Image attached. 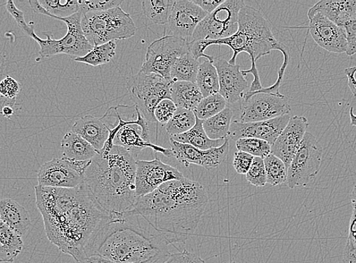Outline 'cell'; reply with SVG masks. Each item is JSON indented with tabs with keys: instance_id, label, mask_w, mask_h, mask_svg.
<instances>
[{
	"instance_id": "1",
	"label": "cell",
	"mask_w": 356,
	"mask_h": 263,
	"mask_svg": "<svg viewBox=\"0 0 356 263\" xmlns=\"http://www.w3.org/2000/svg\"><path fill=\"white\" fill-rule=\"evenodd\" d=\"M35 193L48 239L76 262L83 263L110 216L83 183L75 189L38 185Z\"/></svg>"
},
{
	"instance_id": "2",
	"label": "cell",
	"mask_w": 356,
	"mask_h": 263,
	"mask_svg": "<svg viewBox=\"0 0 356 263\" xmlns=\"http://www.w3.org/2000/svg\"><path fill=\"white\" fill-rule=\"evenodd\" d=\"M209 203L204 186L184 177L140 198L131 214L139 216L168 244L184 243L196 230Z\"/></svg>"
},
{
	"instance_id": "3",
	"label": "cell",
	"mask_w": 356,
	"mask_h": 263,
	"mask_svg": "<svg viewBox=\"0 0 356 263\" xmlns=\"http://www.w3.org/2000/svg\"><path fill=\"white\" fill-rule=\"evenodd\" d=\"M136 160L125 148L114 145L99 151L83 174V184L111 219L131 213L138 200Z\"/></svg>"
},
{
	"instance_id": "4",
	"label": "cell",
	"mask_w": 356,
	"mask_h": 263,
	"mask_svg": "<svg viewBox=\"0 0 356 263\" xmlns=\"http://www.w3.org/2000/svg\"><path fill=\"white\" fill-rule=\"evenodd\" d=\"M168 244L128 214L111 219L93 242L89 257L99 255L116 263H163L171 253Z\"/></svg>"
},
{
	"instance_id": "5",
	"label": "cell",
	"mask_w": 356,
	"mask_h": 263,
	"mask_svg": "<svg viewBox=\"0 0 356 263\" xmlns=\"http://www.w3.org/2000/svg\"><path fill=\"white\" fill-rule=\"evenodd\" d=\"M238 30L234 35L218 40H197L189 42V48L193 55L197 59L207 58L213 61V56L205 54V49L211 45H225L233 50V56L228 61L236 65L237 56L247 53L251 59V67L241 71L244 76L251 74L253 81L248 92L252 93L264 88L259 78L257 63L259 59L270 54L273 50H279L286 55L289 49L273 35L269 22L257 8L245 6L241 8L238 16Z\"/></svg>"
},
{
	"instance_id": "6",
	"label": "cell",
	"mask_w": 356,
	"mask_h": 263,
	"mask_svg": "<svg viewBox=\"0 0 356 263\" xmlns=\"http://www.w3.org/2000/svg\"><path fill=\"white\" fill-rule=\"evenodd\" d=\"M115 114L108 111L115 118V123H106L108 129V138L103 150L108 151L114 145L120 146L129 151L135 158L146 148H151L156 152L163 154L166 157H173L171 149H166L151 143L148 122L144 118L140 110L136 106L138 117L135 120H124L118 110V107H112Z\"/></svg>"
},
{
	"instance_id": "7",
	"label": "cell",
	"mask_w": 356,
	"mask_h": 263,
	"mask_svg": "<svg viewBox=\"0 0 356 263\" xmlns=\"http://www.w3.org/2000/svg\"><path fill=\"white\" fill-rule=\"evenodd\" d=\"M81 28L92 47L131 38L137 31L131 15L120 6L82 15Z\"/></svg>"
},
{
	"instance_id": "8",
	"label": "cell",
	"mask_w": 356,
	"mask_h": 263,
	"mask_svg": "<svg viewBox=\"0 0 356 263\" xmlns=\"http://www.w3.org/2000/svg\"><path fill=\"white\" fill-rule=\"evenodd\" d=\"M174 81L162 76L138 72L127 82L131 99L147 122L156 123L155 109L161 101L171 99V87Z\"/></svg>"
},
{
	"instance_id": "9",
	"label": "cell",
	"mask_w": 356,
	"mask_h": 263,
	"mask_svg": "<svg viewBox=\"0 0 356 263\" xmlns=\"http://www.w3.org/2000/svg\"><path fill=\"white\" fill-rule=\"evenodd\" d=\"M81 19V12L67 18L58 19L57 20L65 22L67 29L66 35L61 39H53L52 36L44 33L47 39L43 40L35 33H33L31 38L35 40L40 46L39 56L36 61L39 62L40 59L60 54L69 55L74 58L87 55L93 47L83 35Z\"/></svg>"
},
{
	"instance_id": "10",
	"label": "cell",
	"mask_w": 356,
	"mask_h": 263,
	"mask_svg": "<svg viewBox=\"0 0 356 263\" xmlns=\"http://www.w3.org/2000/svg\"><path fill=\"white\" fill-rule=\"evenodd\" d=\"M245 6L242 0H225L198 24L191 41L218 40L234 35L238 30L239 13Z\"/></svg>"
},
{
	"instance_id": "11",
	"label": "cell",
	"mask_w": 356,
	"mask_h": 263,
	"mask_svg": "<svg viewBox=\"0 0 356 263\" xmlns=\"http://www.w3.org/2000/svg\"><path fill=\"white\" fill-rule=\"evenodd\" d=\"M322 155L323 148L315 136L307 132L287 168V186L291 189L307 186L319 173Z\"/></svg>"
},
{
	"instance_id": "12",
	"label": "cell",
	"mask_w": 356,
	"mask_h": 263,
	"mask_svg": "<svg viewBox=\"0 0 356 263\" xmlns=\"http://www.w3.org/2000/svg\"><path fill=\"white\" fill-rule=\"evenodd\" d=\"M241 106L240 122H264L290 115L291 107L282 93H245Z\"/></svg>"
},
{
	"instance_id": "13",
	"label": "cell",
	"mask_w": 356,
	"mask_h": 263,
	"mask_svg": "<svg viewBox=\"0 0 356 263\" xmlns=\"http://www.w3.org/2000/svg\"><path fill=\"white\" fill-rule=\"evenodd\" d=\"M189 49V42L182 38L168 35L156 40L147 47L145 62L140 71L146 74L154 73L171 80L172 65Z\"/></svg>"
},
{
	"instance_id": "14",
	"label": "cell",
	"mask_w": 356,
	"mask_h": 263,
	"mask_svg": "<svg viewBox=\"0 0 356 263\" xmlns=\"http://www.w3.org/2000/svg\"><path fill=\"white\" fill-rule=\"evenodd\" d=\"M136 167L135 185L138 198L154 192L166 182L184 177L176 168L164 164L158 157L151 161H136Z\"/></svg>"
},
{
	"instance_id": "15",
	"label": "cell",
	"mask_w": 356,
	"mask_h": 263,
	"mask_svg": "<svg viewBox=\"0 0 356 263\" xmlns=\"http://www.w3.org/2000/svg\"><path fill=\"white\" fill-rule=\"evenodd\" d=\"M38 185L53 189H75L83 183V174L69 158H54L42 165L38 174Z\"/></svg>"
},
{
	"instance_id": "16",
	"label": "cell",
	"mask_w": 356,
	"mask_h": 263,
	"mask_svg": "<svg viewBox=\"0 0 356 263\" xmlns=\"http://www.w3.org/2000/svg\"><path fill=\"white\" fill-rule=\"evenodd\" d=\"M173 157L185 167L197 165L209 170L221 165L228 157L230 143L227 138L222 147L202 150L189 144L177 142L170 138Z\"/></svg>"
},
{
	"instance_id": "17",
	"label": "cell",
	"mask_w": 356,
	"mask_h": 263,
	"mask_svg": "<svg viewBox=\"0 0 356 263\" xmlns=\"http://www.w3.org/2000/svg\"><path fill=\"white\" fill-rule=\"evenodd\" d=\"M308 30L316 43L330 53L343 54L348 49L346 32L321 13L309 17Z\"/></svg>"
},
{
	"instance_id": "18",
	"label": "cell",
	"mask_w": 356,
	"mask_h": 263,
	"mask_svg": "<svg viewBox=\"0 0 356 263\" xmlns=\"http://www.w3.org/2000/svg\"><path fill=\"white\" fill-rule=\"evenodd\" d=\"M208 14L193 1L177 0L169 15L168 29L172 36L192 40V37L198 24Z\"/></svg>"
},
{
	"instance_id": "19",
	"label": "cell",
	"mask_w": 356,
	"mask_h": 263,
	"mask_svg": "<svg viewBox=\"0 0 356 263\" xmlns=\"http://www.w3.org/2000/svg\"><path fill=\"white\" fill-rule=\"evenodd\" d=\"M309 122L304 116L293 115L283 132L271 146V154L284 163L286 168L300 149L305 135L307 132Z\"/></svg>"
},
{
	"instance_id": "20",
	"label": "cell",
	"mask_w": 356,
	"mask_h": 263,
	"mask_svg": "<svg viewBox=\"0 0 356 263\" xmlns=\"http://www.w3.org/2000/svg\"><path fill=\"white\" fill-rule=\"evenodd\" d=\"M290 120V115H284L274 120L258 122L241 123L234 121L227 138L236 141L241 138H257L266 141L273 146Z\"/></svg>"
},
{
	"instance_id": "21",
	"label": "cell",
	"mask_w": 356,
	"mask_h": 263,
	"mask_svg": "<svg viewBox=\"0 0 356 263\" xmlns=\"http://www.w3.org/2000/svg\"><path fill=\"white\" fill-rule=\"evenodd\" d=\"M213 65L218 74L219 95L227 104H234L242 99L250 88L239 65H232L224 58H214Z\"/></svg>"
},
{
	"instance_id": "22",
	"label": "cell",
	"mask_w": 356,
	"mask_h": 263,
	"mask_svg": "<svg viewBox=\"0 0 356 263\" xmlns=\"http://www.w3.org/2000/svg\"><path fill=\"white\" fill-rule=\"evenodd\" d=\"M321 13L338 26L344 28L356 20V0H322L314 5L308 12V18Z\"/></svg>"
},
{
	"instance_id": "23",
	"label": "cell",
	"mask_w": 356,
	"mask_h": 263,
	"mask_svg": "<svg viewBox=\"0 0 356 263\" xmlns=\"http://www.w3.org/2000/svg\"><path fill=\"white\" fill-rule=\"evenodd\" d=\"M71 131L87 141L97 152L103 150L109 135L103 117L91 115L81 117L74 122Z\"/></svg>"
},
{
	"instance_id": "24",
	"label": "cell",
	"mask_w": 356,
	"mask_h": 263,
	"mask_svg": "<svg viewBox=\"0 0 356 263\" xmlns=\"http://www.w3.org/2000/svg\"><path fill=\"white\" fill-rule=\"evenodd\" d=\"M0 220L22 239L28 234L31 226V220L26 209L10 198L0 200Z\"/></svg>"
},
{
	"instance_id": "25",
	"label": "cell",
	"mask_w": 356,
	"mask_h": 263,
	"mask_svg": "<svg viewBox=\"0 0 356 263\" xmlns=\"http://www.w3.org/2000/svg\"><path fill=\"white\" fill-rule=\"evenodd\" d=\"M61 150L63 157L80 161L92 160L98 154L90 143L72 131L65 134Z\"/></svg>"
},
{
	"instance_id": "26",
	"label": "cell",
	"mask_w": 356,
	"mask_h": 263,
	"mask_svg": "<svg viewBox=\"0 0 356 263\" xmlns=\"http://www.w3.org/2000/svg\"><path fill=\"white\" fill-rule=\"evenodd\" d=\"M203 97L197 84L192 82L175 81L171 87V99L177 108L194 112Z\"/></svg>"
},
{
	"instance_id": "27",
	"label": "cell",
	"mask_w": 356,
	"mask_h": 263,
	"mask_svg": "<svg viewBox=\"0 0 356 263\" xmlns=\"http://www.w3.org/2000/svg\"><path fill=\"white\" fill-rule=\"evenodd\" d=\"M196 118V124L190 131L179 135L172 136L171 139L181 143L189 144V145L202 150L222 147L226 139H210L204 129H203L202 121L199 120L197 117Z\"/></svg>"
},
{
	"instance_id": "28",
	"label": "cell",
	"mask_w": 356,
	"mask_h": 263,
	"mask_svg": "<svg viewBox=\"0 0 356 263\" xmlns=\"http://www.w3.org/2000/svg\"><path fill=\"white\" fill-rule=\"evenodd\" d=\"M23 248L22 237L0 220V263L14 262Z\"/></svg>"
},
{
	"instance_id": "29",
	"label": "cell",
	"mask_w": 356,
	"mask_h": 263,
	"mask_svg": "<svg viewBox=\"0 0 356 263\" xmlns=\"http://www.w3.org/2000/svg\"><path fill=\"white\" fill-rule=\"evenodd\" d=\"M199 59L191 51L177 59L172 67L170 79L172 81H186L196 83L200 66Z\"/></svg>"
},
{
	"instance_id": "30",
	"label": "cell",
	"mask_w": 356,
	"mask_h": 263,
	"mask_svg": "<svg viewBox=\"0 0 356 263\" xmlns=\"http://www.w3.org/2000/svg\"><path fill=\"white\" fill-rule=\"evenodd\" d=\"M234 112L231 108L226 107L222 112L202 121L208 137L211 140L227 139L230 132Z\"/></svg>"
},
{
	"instance_id": "31",
	"label": "cell",
	"mask_w": 356,
	"mask_h": 263,
	"mask_svg": "<svg viewBox=\"0 0 356 263\" xmlns=\"http://www.w3.org/2000/svg\"><path fill=\"white\" fill-rule=\"evenodd\" d=\"M196 84L203 98L219 93L218 74L213 61L207 59L200 64Z\"/></svg>"
},
{
	"instance_id": "32",
	"label": "cell",
	"mask_w": 356,
	"mask_h": 263,
	"mask_svg": "<svg viewBox=\"0 0 356 263\" xmlns=\"http://www.w3.org/2000/svg\"><path fill=\"white\" fill-rule=\"evenodd\" d=\"M175 0H145L142 10L148 19L156 24H167Z\"/></svg>"
},
{
	"instance_id": "33",
	"label": "cell",
	"mask_w": 356,
	"mask_h": 263,
	"mask_svg": "<svg viewBox=\"0 0 356 263\" xmlns=\"http://www.w3.org/2000/svg\"><path fill=\"white\" fill-rule=\"evenodd\" d=\"M115 41L108 42V43L93 47L90 52L82 57L74 58L73 61L77 63L87 64L93 67L104 65L115 57L116 52Z\"/></svg>"
},
{
	"instance_id": "34",
	"label": "cell",
	"mask_w": 356,
	"mask_h": 263,
	"mask_svg": "<svg viewBox=\"0 0 356 263\" xmlns=\"http://www.w3.org/2000/svg\"><path fill=\"white\" fill-rule=\"evenodd\" d=\"M40 3L48 16L56 20L80 12L79 0H40Z\"/></svg>"
},
{
	"instance_id": "35",
	"label": "cell",
	"mask_w": 356,
	"mask_h": 263,
	"mask_svg": "<svg viewBox=\"0 0 356 263\" xmlns=\"http://www.w3.org/2000/svg\"><path fill=\"white\" fill-rule=\"evenodd\" d=\"M196 118L191 110L177 108L172 120L165 125V130L172 137L184 134L196 124Z\"/></svg>"
},
{
	"instance_id": "36",
	"label": "cell",
	"mask_w": 356,
	"mask_h": 263,
	"mask_svg": "<svg viewBox=\"0 0 356 263\" xmlns=\"http://www.w3.org/2000/svg\"><path fill=\"white\" fill-rule=\"evenodd\" d=\"M227 104L224 97L219 93H216V95L202 98L193 113L199 120L204 121L222 112L227 107Z\"/></svg>"
},
{
	"instance_id": "37",
	"label": "cell",
	"mask_w": 356,
	"mask_h": 263,
	"mask_svg": "<svg viewBox=\"0 0 356 263\" xmlns=\"http://www.w3.org/2000/svg\"><path fill=\"white\" fill-rule=\"evenodd\" d=\"M267 184L277 186L286 182L287 168L282 159L273 154L264 159Z\"/></svg>"
},
{
	"instance_id": "38",
	"label": "cell",
	"mask_w": 356,
	"mask_h": 263,
	"mask_svg": "<svg viewBox=\"0 0 356 263\" xmlns=\"http://www.w3.org/2000/svg\"><path fill=\"white\" fill-rule=\"evenodd\" d=\"M237 150L247 152L254 157L265 159L271 154V145L266 141L257 138H241L236 141Z\"/></svg>"
},
{
	"instance_id": "39",
	"label": "cell",
	"mask_w": 356,
	"mask_h": 263,
	"mask_svg": "<svg viewBox=\"0 0 356 263\" xmlns=\"http://www.w3.org/2000/svg\"><path fill=\"white\" fill-rule=\"evenodd\" d=\"M82 15L90 13L103 12L120 6L122 0H79Z\"/></svg>"
},
{
	"instance_id": "40",
	"label": "cell",
	"mask_w": 356,
	"mask_h": 263,
	"mask_svg": "<svg viewBox=\"0 0 356 263\" xmlns=\"http://www.w3.org/2000/svg\"><path fill=\"white\" fill-rule=\"evenodd\" d=\"M247 180L252 185L261 188L267 184L264 159L254 157L250 170L245 175Z\"/></svg>"
},
{
	"instance_id": "41",
	"label": "cell",
	"mask_w": 356,
	"mask_h": 263,
	"mask_svg": "<svg viewBox=\"0 0 356 263\" xmlns=\"http://www.w3.org/2000/svg\"><path fill=\"white\" fill-rule=\"evenodd\" d=\"M6 10L10 13L13 18L16 22L17 24L19 25V28L25 33V35L31 38L33 33H35V23L31 22L27 23L24 19V13L23 11L17 8L13 1H7L6 3Z\"/></svg>"
},
{
	"instance_id": "42",
	"label": "cell",
	"mask_w": 356,
	"mask_h": 263,
	"mask_svg": "<svg viewBox=\"0 0 356 263\" xmlns=\"http://www.w3.org/2000/svg\"><path fill=\"white\" fill-rule=\"evenodd\" d=\"M177 106L170 99H165L160 102L154 111V116L157 122L166 125L172 120Z\"/></svg>"
},
{
	"instance_id": "43",
	"label": "cell",
	"mask_w": 356,
	"mask_h": 263,
	"mask_svg": "<svg viewBox=\"0 0 356 263\" xmlns=\"http://www.w3.org/2000/svg\"><path fill=\"white\" fill-rule=\"evenodd\" d=\"M21 86L18 81L10 76L0 81V97L8 99H15L19 95Z\"/></svg>"
},
{
	"instance_id": "44",
	"label": "cell",
	"mask_w": 356,
	"mask_h": 263,
	"mask_svg": "<svg viewBox=\"0 0 356 263\" xmlns=\"http://www.w3.org/2000/svg\"><path fill=\"white\" fill-rule=\"evenodd\" d=\"M254 157L242 151H237L234 154L233 166L236 173L247 175L252 164Z\"/></svg>"
},
{
	"instance_id": "45",
	"label": "cell",
	"mask_w": 356,
	"mask_h": 263,
	"mask_svg": "<svg viewBox=\"0 0 356 263\" xmlns=\"http://www.w3.org/2000/svg\"><path fill=\"white\" fill-rule=\"evenodd\" d=\"M163 263H206L197 254L192 253L186 250L171 254Z\"/></svg>"
},
{
	"instance_id": "46",
	"label": "cell",
	"mask_w": 356,
	"mask_h": 263,
	"mask_svg": "<svg viewBox=\"0 0 356 263\" xmlns=\"http://www.w3.org/2000/svg\"><path fill=\"white\" fill-rule=\"evenodd\" d=\"M344 29L346 32L347 41H348V49L346 54L353 56L356 54V20L347 24Z\"/></svg>"
},
{
	"instance_id": "47",
	"label": "cell",
	"mask_w": 356,
	"mask_h": 263,
	"mask_svg": "<svg viewBox=\"0 0 356 263\" xmlns=\"http://www.w3.org/2000/svg\"><path fill=\"white\" fill-rule=\"evenodd\" d=\"M356 73V66L348 67V69L345 70V74L346 75L347 79H348V86L353 93V95L355 97H356V79L355 77V74ZM350 125L352 126L356 127V115L353 113V108L350 109Z\"/></svg>"
},
{
	"instance_id": "48",
	"label": "cell",
	"mask_w": 356,
	"mask_h": 263,
	"mask_svg": "<svg viewBox=\"0 0 356 263\" xmlns=\"http://www.w3.org/2000/svg\"><path fill=\"white\" fill-rule=\"evenodd\" d=\"M192 1L200 6L203 11L210 14L221 6L225 0H192Z\"/></svg>"
},
{
	"instance_id": "49",
	"label": "cell",
	"mask_w": 356,
	"mask_h": 263,
	"mask_svg": "<svg viewBox=\"0 0 356 263\" xmlns=\"http://www.w3.org/2000/svg\"><path fill=\"white\" fill-rule=\"evenodd\" d=\"M343 263H356V246L349 241L344 249Z\"/></svg>"
},
{
	"instance_id": "50",
	"label": "cell",
	"mask_w": 356,
	"mask_h": 263,
	"mask_svg": "<svg viewBox=\"0 0 356 263\" xmlns=\"http://www.w3.org/2000/svg\"><path fill=\"white\" fill-rule=\"evenodd\" d=\"M347 241L356 246V208H353L349 228V237Z\"/></svg>"
},
{
	"instance_id": "51",
	"label": "cell",
	"mask_w": 356,
	"mask_h": 263,
	"mask_svg": "<svg viewBox=\"0 0 356 263\" xmlns=\"http://www.w3.org/2000/svg\"><path fill=\"white\" fill-rule=\"evenodd\" d=\"M83 263H116L99 255H92L84 260Z\"/></svg>"
},
{
	"instance_id": "52",
	"label": "cell",
	"mask_w": 356,
	"mask_h": 263,
	"mask_svg": "<svg viewBox=\"0 0 356 263\" xmlns=\"http://www.w3.org/2000/svg\"><path fill=\"white\" fill-rule=\"evenodd\" d=\"M2 113L5 116H10L13 114V110L10 106H5L2 110Z\"/></svg>"
},
{
	"instance_id": "53",
	"label": "cell",
	"mask_w": 356,
	"mask_h": 263,
	"mask_svg": "<svg viewBox=\"0 0 356 263\" xmlns=\"http://www.w3.org/2000/svg\"><path fill=\"white\" fill-rule=\"evenodd\" d=\"M350 198L353 208H356V184L354 186V189L351 193Z\"/></svg>"
},
{
	"instance_id": "54",
	"label": "cell",
	"mask_w": 356,
	"mask_h": 263,
	"mask_svg": "<svg viewBox=\"0 0 356 263\" xmlns=\"http://www.w3.org/2000/svg\"><path fill=\"white\" fill-rule=\"evenodd\" d=\"M227 263H237V262H227Z\"/></svg>"
}]
</instances>
